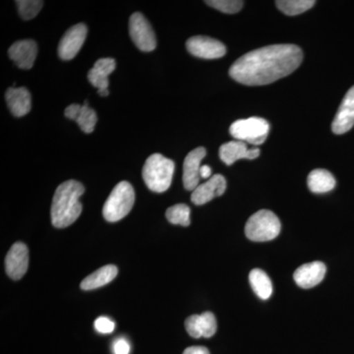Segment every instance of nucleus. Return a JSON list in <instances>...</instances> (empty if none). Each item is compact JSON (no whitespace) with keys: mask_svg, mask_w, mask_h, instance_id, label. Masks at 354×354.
I'll use <instances>...</instances> for the list:
<instances>
[{"mask_svg":"<svg viewBox=\"0 0 354 354\" xmlns=\"http://www.w3.org/2000/svg\"><path fill=\"white\" fill-rule=\"evenodd\" d=\"M314 0H279L277 7L286 15L295 16L309 10L315 6Z\"/></svg>","mask_w":354,"mask_h":354,"instance_id":"24","label":"nucleus"},{"mask_svg":"<svg viewBox=\"0 0 354 354\" xmlns=\"http://www.w3.org/2000/svg\"><path fill=\"white\" fill-rule=\"evenodd\" d=\"M135 202V192L131 184L121 181L111 191L102 209V215L109 223L122 220L131 212Z\"/></svg>","mask_w":354,"mask_h":354,"instance_id":"4","label":"nucleus"},{"mask_svg":"<svg viewBox=\"0 0 354 354\" xmlns=\"http://www.w3.org/2000/svg\"><path fill=\"white\" fill-rule=\"evenodd\" d=\"M307 184L311 192L322 194L334 189L335 179L334 176L326 169H314L309 174Z\"/></svg>","mask_w":354,"mask_h":354,"instance_id":"22","label":"nucleus"},{"mask_svg":"<svg viewBox=\"0 0 354 354\" xmlns=\"http://www.w3.org/2000/svg\"><path fill=\"white\" fill-rule=\"evenodd\" d=\"M115 328V324L106 317H99L95 321V329L101 334H111Z\"/></svg>","mask_w":354,"mask_h":354,"instance_id":"28","label":"nucleus"},{"mask_svg":"<svg viewBox=\"0 0 354 354\" xmlns=\"http://www.w3.org/2000/svg\"><path fill=\"white\" fill-rule=\"evenodd\" d=\"M88 34L87 26L80 23L70 28L58 46V55L62 60H71L78 55Z\"/></svg>","mask_w":354,"mask_h":354,"instance_id":"9","label":"nucleus"},{"mask_svg":"<svg viewBox=\"0 0 354 354\" xmlns=\"http://www.w3.org/2000/svg\"><path fill=\"white\" fill-rule=\"evenodd\" d=\"M29 267V250L23 242H16L7 253L6 269L9 278L18 281L22 279Z\"/></svg>","mask_w":354,"mask_h":354,"instance_id":"10","label":"nucleus"},{"mask_svg":"<svg viewBox=\"0 0 354 354\" xmlns=\"http://www.w3.org/2000/svg\"><path fill=\"white\" fill-rule=\"evenodd\" d=\"M7 106L16 118H22L31 111V94L25 87H11L6 91Z\"/></svg>","mask_w":354,"mask_h":354,"instance_id":"20","label":"nucleus"},{"mask_svg":"<svg viewBox=\"0 0 354 354\" xmlns=\"http://www.w3.org/2000/svg\"><path fill=\"white\" fill-rule=\"evenodd\" d=\"M260 156V150L258 148H247L245 142L232 141L223 144L220 148L221 160L225 165H234L236 160L241 158L254 160Z\"/></svg>","mask_w":354,"mask_h":354,"instance_id":"18","label":"nucleus"},{"mask_svg":"<svg viewBox=\"0 0 354 354\" xmlns=\"http://www.w3.org/2000/svg\"><path fill=\"white\" fill-rule=\"evenodd\" d=\"M118 270L114 265H106L91 274L81 283L83 290H92L108 285L118 276Z\"/></svg>","mask_w":354,"mask_h":354,"instance_id":"21","label":"nucleus"},{"mask_svg":"<svg viewBox=\"0 0 354 354\" xmlns=\"http://www.w3.org/2000/svg\"><path fill=\"white\" fill-rule=\"evenodd\" d=\"M205 2L216 10L227 14L239 12L241 10L244 3L243 1H239V0H209V1Z\"/></svg>","mask_w":354,"mask_h":354,"instance_id":"27","label":"nucleus"},{"mask_svg":"<svg viewBox=\"0 0 354 354\" xmlns=\"http://www.w3.org/2000/svg\"><path fill=\"white\" fill-rule=\"evenodd\" d=\"M281 225L276 214L269 209H260L247 221V239L256 242L272 241L279 236Z\"/></svg>","mask_w":354,"mask_h":354,"instance_id":"5","label":"nucleus"},{"mask_svg":"<svg viewBox=\"0 0 354 354\" xmlns=\"http://www.w3.org/2000/svg\"><path fill=\"white\" fill-rule=\"evenodd\" d=\"M174 169L176 165L174 160L160 153H153L146 160L142 176L149 189L153 192L162 193L171 187Z\"/></svg>","mask_w":354,"mask_h":354,"instance_id":"3","label":"nucleus"},{"mask_svg":"<svg viewBox=\"0 0 354 354\" xmlns=\"http://www.w3.org/2000/svg\"><path fill=\"white\" fill-rule=\"evenodd\" d=\"M115 60L113 58H101L88 71V81L99 90L97 93L102 97H108L109 95L108 77L115 70Z\"/></svg>","mask_w":354,"mask_h":354,"instance_id":"12","label":"nucleus"},{"mask_svg":"<svg viewBox=\"0 0 354 354\" xmlns=\"http://www.w3.org/2000/svg\"><path fill=\"white\" fill-rule=\"evenodd\" d=\"M129 34L140 50L150 53L157 48L155 32L143 14L135 12L129 19Z\"/></svg>","mask_w":354,"mask_h":354,"instance_id":"7","label":"nucleus"},{"mask_svg":"<svg viewBox=\"0 0 354 354\" xmlns=\"http://www.w3.org/2000/svg\"><path fill=\"white\" fill-rule=\"evenodd\" d=\"M206 153V149L199 147L186 156L183 164V184L186 190L194 191L199 186L200 169Z\"/></svg>","mask_w":354,"mask_h":354,"instance_id":"11","label":"nucleus"},{"mask_svg":"<svg viewBox=\"0 0 354 354\" xmlns=\"http://www.w3.org/2000/svg\"><path fill=\"white\" fill-rule=\"evenodd\" d=\"M185 328L191 337L199 339L213 337L218 329V325L215 315L212 312H205L201 315L188 317L185 321Z\"/></svg>","mask_w":354,"mask_h":354,"instance_id":"16","label":"nucleus"},{"mask_svg":"<svg viewBox=\"0 0 354 354\" xmlns=\"http://www.w3.org/2000/svg\"><path fill=\"white\" fill-rule=\"evenodd\" d=\"M84 192L83 184L76 180L65 181L58 186L50 209L53 227L64 228L75 223L82 213L83 207L79 199Z\"/></svg>","mask_w":354,"mask_h":354,"instance_id":"2","label":"nucleus"},{"mask_svg":"<svg viewBox=\"0 0 354 354\" xmlns=\"http://www.w3.org/2000/svg\"><path fill=\"white\" fill-rule=\"evenodd\" d=\"M183 354H209V351L204 346H190L184 351Z\"/></svg>","mask_w":354,"mask_h":354,"instance_id":"30","label":"nucleus"},{"mask_svg":"<svg viewBox=\"0 0 354 354\" xmlns=\"http://www.w3.org/2000/svg\"><path fill=\"white\" fill-rule=\"evenodd\" d=\"M304 53L295 44H272L249 51L230 69L236 82L246 86H263L290 75L301 64Z\"/></svg>","mask_w":354,"mask_h":354,"instance_id":"1","label":"nucleus"},{"mask_svg":"<svg viewBox=\"0 0 354 354\" xmlns=\"http://www.w3.org/2000/svg\"><path fill=\"white\" fill-rule=\"evenodd\" d=\"M113 353L114 354H129V342L127 339H123V337L116 339L113 344Z\"/></svg>","mask_w":354,"mask_h":354,"instance_id":"29","label":"nucleus"},{"mask_svg":"<svg viewBox=\"0 0 354 354\" xmlns=\"http://www.w3.org/2000/svg\"><path fill=\"white\" fill-rule=\"evenodd\" d=\"M200 176L202 178H211L212 177V169L209 167V165H202L201 169H200Z\"/></svg>","mask_w":354,"mask_h":354,"instance_id":"31","label":"nucleus"},{"mask_svg":"<svg viewBox=\"0 0 354 354\" xmlns=\"http://www.w3.org/2000/svg\"><path fill=\"white\" fill-rule=\"evenodd\" d=\"M19 15L24 20H32L38 15L41 9L43 8L44 1L41 0H17Z\"/></svg>","mask_w":354,"mask_h":354,"instance_id":"26","label":"nucleus"},{"mask_svg":"<svg viewBox=\"0 0 354 354\" xmlns=\"http://www.w3.org/2000/svg\"><path fill=\"white\" fill-rule=\"evenodd\" d=\"M64 114L69 120H75L83 132L92 133L94 131L97 122V116L94 109L88 106L87 102H85L83 106L75 104H70L65 109Z\"/></svg>","mask_w":354,"mask_h":354,"instance_id":"19","label":"nucleus"},{"mask_svg":"<svg viewBox=\"0 0 354 354\" xmlns=\"http://www.w3.org/2000/svg\"><path fill=\"white\" fill-rule=\"evenodd\" d=\"M270 124L261 118H249L232 123L230 128V134L237 141L245 142L254 146L262 145L267 140Z\"/></svg>","mask_w":354,"mask_h":354,"instance_id":"6","label":"nucleus"},{"mask_svg":"<svg viewBox=\"0 0 354 354\" xmlns=\"http://www.w3.org/2000/svg\"><path fill=\"white\" fill-rule=\"evenodd\" d=\"M8 55L19 68L31 69L38 55V46L32 39L18 41L10 46Z\"/></svg>","mask_w":354,"mask_h":354,"instance_id":"15","label":"nucleus"},{"mask_svg":"<svg viewBox=\"0 0 354 354\" xmlns=\"http://www.w3.org/2000/svg\"><path fill=\"white\" fill-rule=\"evenodd\" d=\"M227 189V180L221 174H216L207 183L198 186L191 195V201L197 206L206 204L214 198L220 197Z\"/></svg>","mask_w":354,"mask_h":354,"instance_id":"13","label":"nucleus"},{"mask_svg":"<svg viewBox=\"0 0 354 354\" xmlns=\"http://www.w3.org/2000/svg\"><path fill=\"white\" fill-rule=\"evenodd\" d=\"M327 268L322 262H312L300 266L295 272L293 278L295 283L301 288H312L323 281L325 278Z\"/></svg>","mask_w":354,"mask_h":354,"instance_id":"17","label":"nucleus"},{"mask_svg":"<svg viewBox=\"0 0 354 354\" xmlns=\"http://www.w3.org/2000/svg\"><path fill=\"white\" fill-rule=\"evenodd\" d=\"M167 221L172 225L188 227L190 225V208L185 204H177L167 209Z\"/></svg>","mask_w":354,"mask_h":354,"instance_id":"25","label":"nucleus"},{"mask_svg":"<svg viewBox=\"0 0 354 354\" xmlns=\"http://www.w3.org/2000/svg\"><path fill=\"white\" fill-rule=\"evenodd\" d=\"M249 281L251 288L258 297L263 300L269 299L272 293L271 279L264 271L260 269H254L249 274Z\"/></svg>","mask_w":354,"mask_h":354,"instance_id":"23","label":"nucleus"},{"mask_svg":"<svg viewBox=\"0 0 354 354\" xmlns=\"http://www.w3.org/2000/svg\"><path fill=\"white\" fill-rule=\"evenodd\" d=\"M186 48L191 55L204 59H216L227 53V48L221 41L205 36L192 37L186 41Z\"/></svg>","mask_w":354,"mask_h":354,"instance_id":"8","label":"nucleus"},{"mask_svg":"<svg viewBox=\"0 0 354 354\" xmlns=\"http://www.w3.org/2000/svg\"><path fill=\"white\" fill-rule=\"evenodd\" d=\"M354 127V86L349 88L342 100L339 111L333 121L332 130L335 134L341 135L349 131Z\"/></svg>","mask_w":354,"mask_h":354,"instance_id":"14","label":"nucleus"}]
</instances>
